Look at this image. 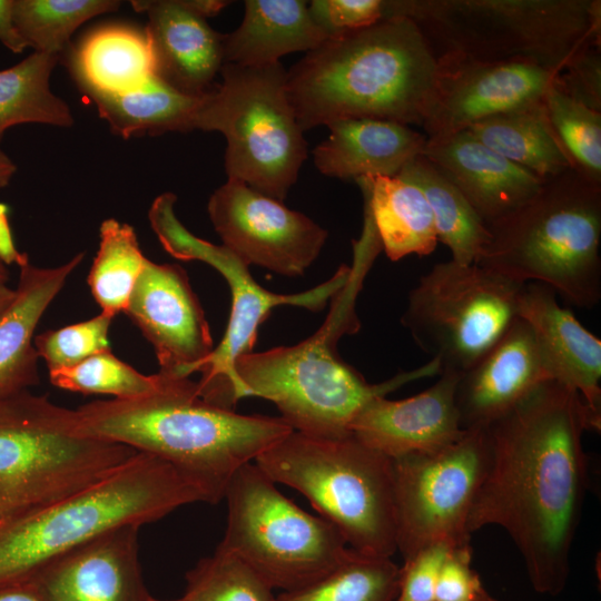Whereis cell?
Segmentation results:
<instances>
[{
    "label": "cell",
    "mask_w": 601,
    "mask_h": 601,
    "mask_svg": "<svg viewBox=\"0 0 601 601\" xmlns=\"http://www.w3.org/2000/svg\"><path fill=\"white\" fill-rule=\"evenodd\" d=\"M485 430L436 452L392 459L396 550L406 559L436 543H471L467 521L485 474Z\"/></svg>",
    "instance_id": "obj_14"
},
{
    "label": "cell",
    "mask_w": 601,
    "mask_h": 601,
    "mask_svg": "<svg viewBox=\"0 0 601 601\" xmlns=\"http://www.w3.org/2000/svg\"><path fill=\"white\" fill-rule=\"evenodd\" d=\"M425 391L403 400L373 398L351 425V434L368 447L396 459L440 451L464 434L455 403L460 374L442 371Z\"/></svg>",
    "instance_id": "obj_19"
},
{
    "label": "cell",
    "mask_w": 601,
    "mask_h": 601,
    "mask_svg": "<svg viewBox=\"0 0 601 601\" xmlns=\"http://www.w3.org/2000/svg\"><path fill=\"white\" fill-rule=\"evenodd\" d=\"M171 191L160 194L148 210L151 229L164 249L183 260H200L214 267L226 279L231 295V311L225 335L199 373V395L206 401L234 410V364L254 352L259 326L273 308L293 305L309 311L323 309L346 284L351 267L342 266L332 278L303 293L276 294L263 288L252 276L249 266L224 245H215L190 233L178 219Z\"/></svg>",
    "instance_id": "obj_13"
},
{
    "label": "cell",
    "mask_w": 601,
    "mask_h": 601,
    "mask_svg": "<svg viewBox=\"0 0 601 601\" xmlns=\"http://www.w3.org/2000/svg\"><path fill=\"white\" fill-rule=\"evenodd\" d=\"M543 102L572 167L601 184V112L570 98L555 82L546 91Z\"/></svg>",
    "instance_id": "obj_37"
},
{
    "label": "cell",
    "mask_w": 601,
    "mask_h": 601,
    "mask_svg": "<svg viewBox=\"0 0 601 601\" xmlns=\"http://www.w3.org/2000/svg\"><path fill=\"white\" fill-rule=\"evenodd\" d=\"M99 249L88 276V285L101 312L115 317L125 312L132 289L146 265L134 228L115 218L99 228Z\"/></svg>",
    "instance_id": "obj_33"
},
{
    "label": "cell",
    "mask_w": 601,
    "mask_h": 601,
    "mask_svg": "<svg viewBox=\"0 0 601 601\" xmlns=\"http://www.w3.org/2000/svg\"><path fill=\"white\" fill-rule=\"evenodd\" d=\"M497 601V600H496Z\"/></svg>",
    "instance_id": "obj_52"
},
{
    "label": "cell",
    "mask_w": 601,
    "mask_h": 601,
    "mask_svg": "<svg viewBox=\"0 0 601 601\" xmlns=\"http://www.w3.org/2000/svg\"><path fill=\"white\" fill-rule=\"evenodd\" d=\"M112 319L101 312L88 321L46 331L33 338L38 356L45 361L49 372H53L109 351L108 333Z\"/></svg>",
    "instance_id": "obj_39"
},
{
    "label": "cell",
    "mask_w": 601,
    "mask_h": 601,
    "mask_svg": "<svg viewBox=\"0 0 601 601\" xmlns=\"http://www.w3.org/2000/svg\"><path fill=\"white\" fill-rule=\"evenodd\" d=\"M71 73L86 93H121L155 76L154 58L145 31L124 26L100 28L75 49Z\"/></svg>",
    "instance_id": "obj_28"
},
{
    "label": "cell",
    "mask_w": 601,
    "mask_h": 601,
    "mask_svg": "<svg viewBox=\"0 0 601 601\" xmlns=\"http://www.w3.org/2000/svg\"><path fill=\"white\" fill-rule=\"evenodd\" d=\"M327 35L314 21L303 0H246L244 17L224 37V61L243 67L279 62L292 52H308Z\"/></svg>",
    "instance_id": "obj_26"
},
{
    "label": "cell",
    "mask_w": 601,
    "mask_h": 601,
    "mask_svg": "<svg viewBox=\"0 0 601 601\" xmlns=\"http://www.w3.org/2000/svg\"><path fill=\"white\" fill-rule=\"evenodd\" d=\"M150 393L93 401L76 410L82 431L154 455L205 494L224 500L235 473L294 431L279 417L244 415L203 398L197 382L158 372Z\"/></svg>",
    "instance_id": "obj_3"
},
{
    "label": "cell",
    "mask_w": 601,
    "mask_h": 601,
    "mask_svg": "<svg viewBox=\"0 0 601 601\" xmlns=\"http://www.w3.org/2000/svg\"><path fill=\"white\" fill-rule=\"evenodd\" d=\"M523 286L477 264L437 263L411 289L401 322L440 373L461 374L519 317Z\"/></svg>",
    "instance_id": "obj_12"
},
{
    "label": "cell",
    "mask_w": 601,
    "mask_h": 601,
    "mask_svg": "<svg viewBox=\"0 0 601 601\" xmlns=\"http://www.w3.org/2000/svg\"><path fill=\"white\" fill-rule=\"evenodd\" d=\"M52 385L82 394H107L129 400L152 392L159 374L144 375L116 357L111 349L96 354L69 368L49 372Z\"/></svg>",
    "instance_id": "obj_38"
},
{
    "label": "cell",
    "mask_w": 601,
    "mask_h": 601,
    "mask_svg": "<svg viewBox=\"0 0 601 601\" xmlns=\"http://www.w3.org/2000/svg\"><path fill=\"white\" fill-rule=\"evenodd\" d=\"M355 181L391 260L434 252L439 243L434 217L420 187L398 175L359 177Z\"/></svg>",
    "instance_id": "obj_27"
},
{
    "label": "cell",
    "mask_w": 601,
    "mask_h": 601,
    "mask_svg": "<svg viewBox=\"0 0 601 601\" xmlns=\"http://www.w3.org/2000/svg\"><path fill=\"white\" fill-rule=\"evenodd\" d=\"M124 313L152 345L160 373L189 377L215 348L203 307L178 265L147 259Z\"/></svg>",
    "instance_id": "obj_16"
},
{
    "label": "cell",
    "mask_w": 601,
    "mask_h": 601,
    "mask_svg": "<svg viewBox=\"0 0 601 601\" xmlns=\"http://www.w3.org/2000/svg\"><path fill=\"white\" fill-rule=\"evenodd\" d=\"M555 85L570 98L601 112V46L582 50L558 75Z\"/></svg>",
    "instance_id": "obj_43"
},
{
    "label": "cell",
    "mask_w": 601,
    "mask_h": 601,
    "mask_svg": "<svg viewBox=\"0 0 601 601\" xmlns=\"http://www.w3.org/2000/svg\"><path fill=\"white\" fill-rule=\"evenodd\" d=\"M600 426L578 393L546 381L484 428L489 457L467 532L501 526L539 593L556 595L568 582L588 487L582 437Z\"/></svg>",
    "instance_id": "obj_1"
},
{
    "label": "cell",
    "mask_w": 601,
    "mask_h": 601,
    "mask_svg": "<svg viewBox=\"0 0 601 601\" xmlns=\"http://www.w3.org/2000/svg\"><path fill=\"white\" fill-rule=\"evenodd\" d=\"M273 588L245 561L218 548L186 573L183 601H277Z\"/></svg>",
    "instance_id": "obj_36"
},
{
    "label": "cell",
    "mask_w": 601,
    "mask_h": 601,
    "mask_svg": "<svg viewBox=\"0 0 601 601\" xmlns=\"http://www.w3.org/2000/svg\"><path fill=\"white\" fill-rule=\"evenodd\" d=\"M422 155L456 186L486 226L528 201L545 180L467 130L427 138Z\"/></svg>",
    "instance_id": "obj_21"
},
{
    "label": "cell",
    "mask_w": 601,
    "mask_h": 601,
    "mask_svg": "<svg viewBox=\"0 0 601 601\" xmlns=\"http://www.w3.org/2000/svg\"><path fill=\"white\" fill-rule=\"evenodd\" d=\"M415 22L439 60L531 62L560 73L601 46L600 0H385Z\"/></svg>",
    "instance_id": "obj_5"
},
{
    "label": "cell",
    "mask_w": 601,
    "mask_h": 601,
    "mask_svg": "<svg viewBox=\"0 0 601 601\" xmlns=\"http://www.w3.org/2000/svg\"><path fill=\"white\" fill-rule=\"evenodd\" d=\"M465 130L542 179L572 168L549 121L543 100L491 116Z\"/></svg>",
    "instance_id": "obj_29"
},
{
    "label": "cell",
    "mask_w": 601,
    "mask_h": 601,
    "mask_svg": "<svg viewBox=\"0 0 601 601\" xmlns=\"http://www.w3.org/2000/svg\"><path fill=\"white\" fill-rule=\"evenodd\" d=\"M16 170L14 162L0 149V188L9 184Z\"/></svg>",
    "instance_id": "obj_48"
},
{
    "label": "cell",
    "mask_w": 601,
    "mask_h": 601,
    "mask_svg": "<svg viewBox=\"0 0 601 601\" xmlns=\"http://www.w3.org/2000/svg\"><path fill=\"white\" fill-rule=\"evenodd\" d=\"M551 381L530 325L518 317L500 339L459 376L455 403L463 430H484Z\"/></svg>",
    "instance_id": "obj_20"
},
{
    "label": "cell",
    "mask_w": 601,
    "mask_h": 601,
    "mask_svg": "<svg viewBox=\"0 0 601 601\" xmlns=\"http://www.w3.org/2000/svg\"><path fill=\"white\" fill-rule=\"evenodd\" d=\"M139 525L110 530L45 565L28 581L43 601H150Z\"/></svg>",
    "instance_id": "obj_18"
},
{
    "label": "cell",
    "mask_w": 601,
    "mask_h": 601,
    "mask_svg": "<svg viewBox=\"0 0 601 601\" xmlns=\"http://www.w3.org/2000/svg\"><path fill=\"white\" fill-rule=\"evenodd\" d=\"M454 546L457 545L436 543L404 559L398 569V587L394 601H434L440 569Z\"/></svg>",
    "instance_id": "obj_42"
},
{
    "label": "cell",
    "mask_w": 601,
    "mask_h": 601,
    "mask_svg": "<svg viewBox=\"0 0 601 601\" xmlns=\"http://www.w3.org/2000/svg\"><path fill=\"white\" fill-rule=\"evenodd\" d=\"M441 63L413 20L390 17L329 36L287 70L303 131L349 118L423 126Z\"/></svg>",
    "instance_id": "obj_2"
},
{
    "label": "cell",
    "mask_w": 601,
    "mask_h": 601,
    "mask_svg": "<svg viewBox=\"0 0 601 601\" xmlns=\"http://www.w3.org/2000/svg\"><path fill=\"white\" fill-rule=\"evenodd\" d=\"M255 463L274 483L302 493L355 552L391 558L397 551L392 459L354 435L292 431Z\"/></svg>",
    "instance_id": "obj_8"
},
{
    "label": "cell",
    "mask_w": 601,
    "mask_h": 601,
    "mask_svg": "<svg viewBox=\"0 0 601 601\" xmlns=\"http://www.w3.org/2000/svg\"><path fill=\"white\" fill-rule=\"evenodd\" d=\"M148 17V38L155 76L178 91L200 97L216 85L224 66V37L184 0L130 1Z\"/></svg>",
    "instance_id": "obj_23"
},
{
    "label": "cell",
    "mask_w": 601,
    "mask_h": 601,
    "mask_svg": "<svg viewBox=\"0 0 601 601\" xmlns=\"http://www.w3.org/2000/svg\"><path fill=\"white\" fill-rule=\"evenodd\" d=\"M328 137L313 150L316 169L328 177L395 176L422 155L427 137L407 125L349 118L327 125Z\"/></svg>",
    "instance_id": "obj_24"
},
{
    "label": "cell",
    "mask_w": 601,
    "mask_h": 601,
    "mask_svg": "<svg viewBox=\"0 0 601 601\" xmlns=\"http://www.w3.org/2000/svg\"><path fill=\"white\" fill-rule=\"evenodd\" d=\"M376 254L354 245V266L346 284L331 299L323 325L292 346L239 356L234 364V401L262 397L296 431L319 437H343L361 411L375 397L424 376L439 374L437 362L402 373L382 384H370L344 362L337 344L358 328L354 303L364 273Z\"/></svg>",
    "instance_id": "obj_4"
},
{
    "label": "cell",
    "mask_w": 601,
    "mask_h": 601,
    "mask_svg": "<svg viewBox=\"0 0 601 601\" xmlns=\"http://www.w3.org/2000/svg\"><path fill=\"white\" fill-rule=\"evenodd\" d=\"M0 601H43L29 582L0 585Z\"/></svg>",
    "instance_id": "obj_46"
},
{
    "label": "cell",
    "mask_w": 601,
    "mask_h": 601,
    "mask_svg": "<svg viewBox=\"0 0 601 601\" xmlns=\"http://www.w3.org/2000/svg\"><path fill=\"white\" fill-rule=\"evenodd\" d=\"M518 312L533 332L550 380L578 393L601 418V341L544 284H524Z\"/></svg>",
    "instance_id": "obj_22"
},
{
    "label": "cell",
    "mask_w": 601,
    "mask_h": 601,
    "mask_svg": "<svg viewBox=\"0 0 601 601\" xmlns=\"http://www.w3.org/2000/svg\"><path fill=\"white\" fill-rule=\"evenodd\" d=\"M137 453L86 434L76 410L23 391L0 397V526L110 474Z\"/></svg>",
    "instance_id": "obj_9"
},
{
    "label": "cell",
    "mask_w": 601,
    "mask_h": 601,
    "mask_svg": "<svg viewBox=\"0 0 601 601\" xmlns=\"http://www.w3.org/2000/svg\"><path fill=\"white\" fill-rule=\"evenodd\" d=\"M471 543L452 548L435 584L434 601H496L472 568Z\"/></svg>",
    "instance_id": "obj_41"
},
{
    "label": "cell",
    "mask_w": 601,
    "mask_h": 601,
    "mask_svg": "<svg viewBox=\"0 0 601 601\" xmlns=\"http://www.w3.org/2000/svg\"><path fill=\"white\" fill-rule=\"evenodd\" d=\"M9 208L6 204L0 203V259L10 265L16 263L17 265L23 259L26 254L18 252L14 246L10 225L8 221Z\"/></svg>",
    "instance_id": "obj_45"
},
{
    "label": "cell",
    "mask_w": 601,
    "mask_h": 601,
    "mask_svg": "<svg viewBox=\"0 0 601 601\" xmlns=\"http://www.w3.org/2000/svg\"><path fill=\"white\" fill-rule=\"evenodd\" d=\"M396 175L423 191L433 213L439 242L450 248L452 260L475 264L489 243L490 231L456 186L423 155L407 162Z\"/></svg>",
    "instance_id": "obj_31"
},
{
    "label": "cell",
    "mask_w": 601,
    "mask_h": 601,
    "mask_svg": "<svg viewBox=\"0 0 601 601\" xmlns=\"http://www.w3.org/2000/svg\"><path fill=\"white\" fill-rule=\"evenodd\" d=\"M16 297V289L10 288L7 284H0V317L8 309Z\"/></svg>",
    "instance_id": "obj_49"
},
{
    "label": "cell",
    "mask_w": 601,
    "mask_h": 601,
    "mask_svg": "<svg viewBox=\"0 0 601 601\" xmlns=\"http://www.w3.org/2000/svg\"><path fill=\"white\" fill-rule=\"evenodd\" d=\"M439 61L435 97L422 126L427 138L455 134L491 116L542 101L559 75L522 61Z\"/></svg>",
    "instance_id": "obj_17"
},
{
    "label": "cell",
    "mask_w": 601,
    "mask_h": 601,
    "mask_svg": "<svg viewBox=\"0 0 601 601\" xmlns=\"http://www.w3.org/2000/svg\"><path fill=\"white\" fill-rule=\"evenodd\" d=\"M221 82L204 95L194 130L226 139L227 179L283 201L307 158V144L287 95V69L224 63Z\"/></svg>",
    "instance_id": "obj_10"
},
{
    "label": "cell",
    "mask_w": 601,
    "mask_h": 601,
    "mask_svg": "<svg viewBox=\"0 0 601 601\" xmlns=\"http://www.w3.org/2000/svg\"><path fill=\"white\" fill-rule=\"evenodd\" d=\"M398 569L391 558L354 551L326 575L300 589L282 592L277 601H394Z\"/></svg>",
    "instance_id": "obj_34"
},
{
    "label": "cell",
    "mask_w": 601,
    "mask_h": 601,
    "mask_svg": "<svg viewBox=\"0 0 601 601\" xmlns=\"http://www.w3.org/2000/svg\"><path fill=\"white\" fill-rule=\"evenodd\" d=\"M224 500L227 521L218 548L239 556L273 589L306 587L354 553L333 524L286 497L255 462L235 473Z\"/></svg>",
    "instance_id": "obj_11"
},
{
    "label": "cell",
    "mask_w": 601,
    "mask_h": 601,
    "mask_svg": "<svg viewBox=\"0 0 601 601\" xmlns=\"http://www.w3.org/2000/svg\"><path fill=\"white\" fill-rule=\"evenodd\" d=\"M58 58L33 51L19 63L0 70V141L9 128L21 124L73 125L68 104L50 89Z\"/></svg>",
    "instance_id": "obj_32"
},
{
    "label": "cell",
    "mask_w": 601,
    "mask_h": 601,
    "mask_svg": "<svg viewBox=\"0 0 601 601\" xmlns=\"http://www.w3.org/2000/svg\"><path fill=\"white\" fill-rule=\"evenodd\" d=\"M83 256L79 253L58 267L42 268L32 265L26 254L18 264L16 297L0 317V397L28 391L39 383L35 331Z\"/></svg>",
    "instance_id": "obj_25"
},
{
    "label": "cell",
    "mask_w": 601,
    "mask_h": 601,
    "mask_svg": "<svg viewBox=\"0 0 601 601\" xmlns=\"http://www.w3.org/2000/svg\"><path fill=\"white\" fill-rule=\"evenodd\" d=\"M9 279V269L7 265L0 259V284H7Z\"/></svg>",
    "instance_id": "obj_50"
},
{
    "label": "cell",
    "mask_w": 601,
    "mask_h": 601,
    "mask_svg": "<svg viewBox=\"0 0 601 601\" xmlns=\"http://www.w3.org/2000/svg\"><path fill=\"white\" fill-rule=\"evenodd\" d=\"M0 42L14 53L29 47L16 26L13 0H0Z\"/></svg>",
    "instance_id": "obj_44"
},
{
    "label": "cell",
    "mask_w": 601,
    "mask_h": 601,
    "mask_svg": "<svg viewBox=\"0 0 601 601\" xmlns=\"http://www.w3.org/2000/svg\"><path fill=\"white\" fill-rule=\"evenodd\" d=\"M308 10L329 37L371 27L385 19V0H313Z\"/></svg>",
    "instance_id": "obj_40"
},
{
    "label": "cell",
    "mask_w": 601,
    "mask_h": 601,
    "mask_svg": "<svg viewBox=\"0 0 601 601\" xmlns=\"http://www.w3.org/2000/svg\"><path fill=\"white\" fill-rule=\"evenodd\" d=\"M188 9L207 19L218 14L230 1L226 0H184Z\"/></svg>",
    "instance_id": "obj_47"
},
{
    "label": "cell",
    "mask_w": 601,
    "mask_h": 601,
    "mask_svg": "<svg viewBox=\"0 0 601 601\" xmlns=\"http://www.w3.org/2000/svg\"><path fill=\"white\" fill-rule=\"evenodd\" d=\"M150 601H183L180 598L178 599H175V600H159V599H156V598H151Z\"/></svg>",
    "instance_id": "obj_51"
},
{
    "label": "cell",
    "mask_w": 601,
    "mask_h": 601,
    "mask_svg": "<svg viewBox=\"0 0 601 601\" xmlns=\"http://www.w3.org/2000/svg\"><path fill=\"white\" fill-rule=\"evenodd\" d=\"M487 228L475 264L522 284H544L579 308L601 300L600 183L569 168Z\"/></svg>",
    "instance_id": "obj_6"
},
{
    "label": "cell",
    "mask_w": 601,
    "mask_h": 601,
    "mask_svg": "<svg viewBox=\"0 0 601 601\" xmlns=\"http://www.w3.org/2000/svg\"><path fill=\"white\" fill-rule=\"evenodd\" d=\"M119 7L116 0H13V17L29 47L59 57L76 29Z\"/></svg>",
    "instance_id": "obj_35"
},
{
    "label": "cell",
    "mask_w": 601,
    "mask_h": 601,
    "mask_svg": "<svg viewBox=\"0 0 601 601\" xmlns=\"http://www.w3.org/2000/svg\"><path fill=\"white\" fill-rule=\"evenodd\" d=\"M196 502L206 496L195 483L169 463L137 452L101 480L0 526V585L28 581L110 530L141 526Z\"/></svg>",
    "instance_id": "obj_7"
},
{
    "label": "cell",
    "mask_w": 601,
    "mask_h": 601,
    "mask_svg": "<svg viewBox=\"0 0 601 601\" xmlns=\"http://www.w3.org/2000/svg\"><path fill=\"white\" fill-rule=\"evenodd\" d=\"M99 116L122 138L194 130L201 98L178 91L157 76L121 93H89Z\"/></svg>",
    "instance_id": "obj_30"
},
{
    "label": "cell",
    "mask_w": 601,
    "mask_h": 601,
    "mask_svg": "<svg viewBox=\"0 0 601 601\" xmlns=\"http://www.w3.org/2000/svg\"><path fill=\"white\" fill-rule=\"evenodd\" d=\"M207 210L223 245L242 262L284 276L303 275L328 237L306 215L234 179L211 194Z\"/></svg>",
    "instance_id": "obj_15"
}]
</instances>
